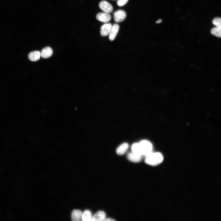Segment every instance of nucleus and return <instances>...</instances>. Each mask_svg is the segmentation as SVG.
<instances>
[{"label":"nucleus","mask_w":221,"mask_h":221,"mask_svg":"<svg viewBox=\"0 0 221 221\" xmlns=\"http://www.w3.org/2000/svg\"><path fill=\"white\" fill-rule=\"evenodd\" d=\"M163 159V157L161 153L151 152L146 156L145 161L149 165L156 166L160 164Z\"/></svg>","instance_id":"f257e3e1"},{"label":"nucleus","mask_w":221,"mask_h":221,"mask_svg":"<svg viewBox=\"0 0 221 221\" xmlns=\"http://www.w3.org/2000/svg\"><path fill=\"white\" fill-rule=\"evenodd\" d=\"M97 20L104 23L110 21L111 19L110 15L108 13L103 12L99 13L96 15Z\"/></svg>","instance_id":"423d86ee"},{"label":"nucleus","mask_w":221,"mask_h":221,"mask_svg":"<svg viewBox=\"0 0 221 221\" xmlns=\"http://www.w3.org/2000/svg\"><path fill=\"white\" fill-rule=\"evenodd\" d=\"M114 20L116 22H121L126 18V14L124 11L118 10L114 13Z\"/></svg>","instance_id":"20e7f679"},{"label":"nucleus","mask_w":221,"mask_h":221,"mask_svg":"<svg viewBox=\"0 0 221 221\" xmlns=\"http://www.w3.org/2000/svg\"><path fill=\"white\" fill-rule=\"evenodd\" d=\"M105 221H115V220L113 219H112V218H109L107 219H106Z\"/></svg>","instance_id":"a211bd4d"},{"label":"nucleus","mask_w":221,"mask_h":221,"mask_svg":"<svg viewBox=\"0 0 221 221\" xmlns=\"http://www.w3.org/2000/svg\"><path fill=\"white\" fill-rule=\"evenodd\" d=\"M92 217L90 211L86 210L82 213V220L83 221H91Z\"/></svg>","instance_id":"dca6fc26"},{"label":"nucleus","mask_w":221,"mask_h":221,"mask_svg":"<svg viewBox=\"0 0 221 221\" xmlns=\"http://www.w3.org/2000/svg\"></svg>","instance_id":"aec40b11"},{"label":"nucleus","mask_w":221,"mask_h":221,"mask_svg":"<svg viewBox=\"0 0 221 221\" xmlns=\"http://www.w3.org/2000/svg\"><path fill=\"white\" fill-rule=\"evenodd\" d=\"M106 219L105 213L103 211H99L92 216L91 221H103Z\"/></svg>","instance_id":"6e6552de"},{"label":"nucleus","mask_w":221,"mask_h":221,"mask_svg":"<svg viewBox=\"0 0 221 221\" xmlns=\"http://www.w3.org/2000/svg\"><path fill=\"white\" fill-rule=\"evenodd\" d=\"M112 25L110 23H106L102 25L100 28L101 35L105 37L109 34L111 29Z\"/></svg>","instance_id":"0eeeda50"},{"label":"nucleus","mask_w":221,"mask_h":221,"mask_svg":"<svg viewBox=\"0 0 221 221\" xmlns=\"http://www.w3.org/2000/svg\"><path fill=\"white\" fill-rule=\"evenodd\" d=\"M82 212L78 210H74L71 214L72 220L74 221H79L82 220Z\"/></svg>","instance_id":"9b49d317"},{"label":"nucleus","mask_w":221,"mask_h":221,"mask_svg":"<svg viewBox=\"0 0 221 221\" xmlns=\"http://www.w3.org/2000/svg\"><path fill=\"white\" fill-rule=\"evenodd\" d=\"M119 26L117 24H114L109 34V38L110 41L114 40L119 30Z\"/></svg>","instance_id":"1a4fd4ad"},{"label":"nucleus","mask_w":221,"mask_h":221,"mask_svg":"<svg viewBox=\"0 0 221 221\" xmlns=\"http://www.w3.org/2000/svg\"><path fill=\"white\" fill-rule=\"evenodd\" d=\"M212 22L215 27L211 29V34L215 36L221 38V18L216 17L213 19Z\"/></svg>","instance_id":"f03ea898"},{"label":"nucleus","mask_w":221,"mask_h":221,"mask_svg":"<svg viewBox=\"0 0 221 221\" xmlns=\"http://www.w3.org/2000/svg\"><path fill=\"white\" fill-rule=\"evenodd\" d=\"M132 152L133 153L141 156H143L142 153L139 143H135L133 144L132 146Z\"/></svg>","instance_id":"2eb2a0df"},{"label":"nucleus","mask_w":221,"mask_h":221,"mask_svg":"<svg viewBox=\"0 0 221 221\" xmlns=\"http://www.w3.org/2000/svg\"><path fill=\"white\" fill-rule=\"evenodd\" d=\"M127 157L129 160L134 162H139L142 159V156L136 154L132 152L129 153L127 155Z\"/></svg>","instance_id":"9d476101"},{"label":"nucleus","mask_w":221,"mask_h":221,"mask_svg":"<svg viewBox=\"0 0 221 221\" xmlns=\"http://www.w3.org/2000/svg\"><path fill=\"white\" fill-rule=\"evenodd\" d=\"M53 53L52 49L47 47L44 48L41 52V56L43 58H47L51 56Z\"/></svg>","instance_id":"4468645a"},{"label":"nucleus","mask_w":221,"mask_h":221,"mask_svg":"<svg viewBox=\"0 0 221 221\" xmlns=\"http://www.w3.org/2000/svg\"><path fill=\"white\" fill-rule=\"evenodd\" d=\"M128 147V144L127 143H124L118 147L116 152L118 155H123L126 152Z\"/></svg>","instance_id":"f8f14e48"},{"label":"nucleus","mask_w":221,"mask_h":221,"mask_svg":"<svg viewBox=\"0 0 221 221\" xmlns=\"http://www.w3.org/2000/svg\"><path fill=\"white\" fill-rule=\"evenodd\" d=\"M143 156H146L152 152V146L149 141L147 140H143L139 143Z\"/></svg>","instance_id":"7ed1b4c3"},{"label":"nucleus","mask_w":221,"mask_h":221,"mask_svg":"<svg viewBox=\"0 0 221 221\" xmlns=\"http://www.w3.org/2000/svg\"><path fill=\"white\" fill-rule=\"evenodd\" d=\"M129 0H117V4L119 6H122L125 5Z\"/></svg>","instance_id":"f3484780"},{"label":"nucleus","mask_w":221,"mask_h":221,"mask_svg":"<svg viewBox=\"0 0 221 221\" xmlns=\"http://www.w3.org/2000/svg\"><path fill=\"white\" fill-rule=\"evenodd\" d=\"M99 6L100 9L104 12L110 13L113 9L112 6L106 1H102L100 2Z\"/></svg>","instance_id":"39448f33"},{"label":"nucleus","mask_w":221,"mask_h":221,"mask_svg":"<svg viewBox=\"0 0 221 221\" xmlns=\"http://www.w3.org/2000/svg\"><path fill=\"white\" fill-rule=\"evenodd\" d=\"M162 20L161 19H159L157 21H156V23L157 24L160 23L162 21Z\"/></svg>","instance_id":"6ab92c4d"},{"label":"nucleus","mask_w":221,"mask_h":221,"mask_svg":"<svg viewBox=\"0 0 221 221\" xmlns=\"http://www.w3.org/2000/svg\"><path fill=\"white\" fill-rule=\"evenodd\" d=\"M41 56V52L39 51H34L30 52L28 55L29 59L32 61L38 60Z\"/></svg>","instance_id":"ddd939ff"}]
</instances>
